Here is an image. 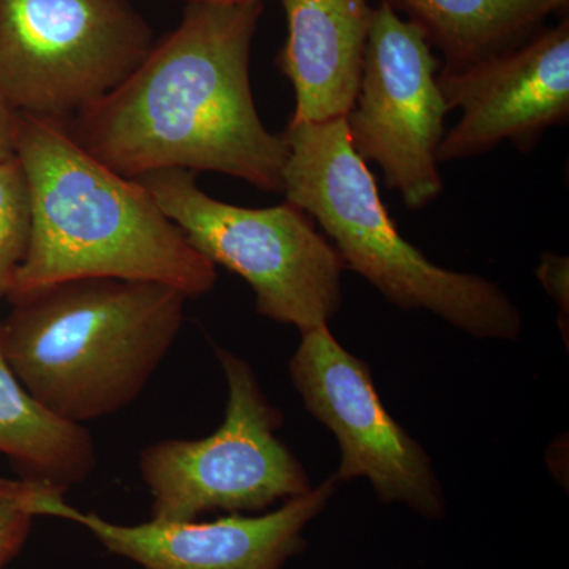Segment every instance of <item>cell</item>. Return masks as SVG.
Instances as JSON below:
<instances>
[{
  "label": "cell",
  "instance_id": "9c48e42d",
  "mask_svg": "<svg viewBox=\"0 0 569 569\" xmlns=\"http://www.w3.org/2000/svg\"><path fill=\"white\" fill-rule=\"evenodd\" d=\"M288 372L306 410L339 443L332 475L339 485L366 479L380 503L403 505L426 520L445 518L432 459L381 402L369 365L340 346L329 326L301 332Z\"/></svg>",
  "mask_w": 569,
  "mask_h": 569
},
{
  "label": "cell",
  "instance_id": "7c38bea8",
  "mask_svg": "<svg viewBox=\"0 0 569 569\" xmlns=\"http://www.w3.org/2000/svg\"><path fill=\"white\" fill-rule=\"evenodd\" d=\"M287 43L280 70L293 86L291 123L343 119L353 108L373 10L370 0H280Z\"/></svg>",
  "mask_w": 569,
  "mask_h": 569
},
{
  "label": "cell",
  "instance_id": "30bf717a",
  "mask_svg": "<svg viewBox=\"0 0 569 569\" xmlns=\"http://www.w3.org/2000/svg\"><path fill=\"white\" fill-rule=\"evenodd\" d=\"M337 488L339 482L331 477L274 509L206 522L116 523L71 507L66 492L51 488L41 490L33 511L37 518L77 523L112 556L141 569H283L306 548L307 527L328 508Z\"/></svg>",
  "mask_w": 569,
  "mask_h": 569
},
{
  "label": "cell",
  "instance_id": "ba28073f",
  "mask_svg": "<svg viewBox=\"0 0 569 569\" xmlns=\"http://www.w3.org/2000/svg\"><path fill=\"white\" fill-rule=\"evenodd\" d=\"M440 69L425 33L381 0L358 96L343 119L351 148L383 171L410 209L426 208L443 192L438 149L451 111L438 84Z\"/></svg>",
  "mask_w": 569,
  "mask_h": 569
},
{
  "label": "cell",
  "instance_id": "8fae6325",
  "mask_svg": "<svg viewBox=\"0 0 569 569\" xmlns=\"http://www.w3.org/2000/svg\"><path fill=\"white\" fill-rule=\"evenodd\" d=\"M438 84L449 111L460 110L438 162L473 159L507 141L530 151L569 118L568 17L511 50L463 69H440Z\"/></svg>",
  "mask_w": 569,
  "mask_h": 569
},
{
  "label": "cell",
  "instance_id": "8992f818",
  "mask_svg": "<svg viewBox=\"0 0 569 569\" xmlns=\"http://www.w3.org/2000/svg\"><path fill=\"white\" fill-rule=\"evenodd\" d=\"M227 381L223 422L198 440L157 441L138 470L151 493V519L197 520L209 512L258 515L313 488L305 466L277 437L283 415L269 402L252 366L216 347Z\"/></svg>",
  "mask_w": 569,
  "mask_h": 569
},
{
  "label": "cell",
  "instance_id": "5b68a950",
  "mask_svg": "<svg viewBox=\"0 0 569 569\" xmlns=\"http://www.w3.org/2000/svg\"><path fill=\"white\" fill-rule=\"evenodd\" d=\"M137 181L201 257L250 284L261 317L305 332L329 326L339 313L346 266L298 206L224 203L203 192L197 173L186 170L153 171Z\"/></svg>",
  "mask_w": 569,
  "mask_h": 569
},
{
  "label": "cell",
  "instance_id": "5bb4252c",
  "mask_svg": "<svg viewBox=\"0 0 569 569\" xmlns=\"http://www.w3.org/2000/svg\"><path fill=\"white\" fill-rule=\"evenodd\" d=\"M0 455L21 479L67 492L91 477L96 441L84 426L71 425L40 406L0 347Z\"/></svg>",
  "mask_w": 569,
  "mask_h": 569
},
{
  "label": "cell",
  "instance_id": "277c9868",
  "mask_svg": "<svg viewBox=\"0 0 569 569\" xmlns=\"http://www.w3.org/2000/svg\"><path fill=\"white\" fill-rule=\"evenodd\" d=\"M283 134L284 200L316 220L346 269L400 309L426 310L477 339H518L522 313L497 283L432 263L399 233L346 119L290 122Z\"/></svg>",
  "mask_w": 569,
  "mask_h": 569
},
{
  "label": "cell",
  "instance_id": "3957f363",
  "mask_svg": "<svg viewBox=\"0 0 569 569\" xmlns=\"http://www.w3.org/2000/svg\"><path fill=\"white\" fill-rule=\"evenodd\" d=\"M0 347L29 395L71 425L132 406L181 335L186 295L146 280L82 277L10 296Z\"/></svg>",
  "mask_w": 569,
  "mask_h": 569
},
{
  "label": "cell",
  "instance_id": "6da1fadb",
  "mask_svg": "<svg viewBox=\"0 0 569 569\" xmlns=\"http://www.w3.org/2000/svg\"><path fill=\"white\" fill-rule=\"evenodd\" d=\"M263 2L187 3L138 69L67 121L84 151L123 178L213 171L282 193L284 134L254 107L250 52Z\"/></svg>",
  "mask_w": 569,
  "mask_h": 569
},
{
  "label": "cell",
  "instance_id": "e0dca14e",
  "mask_svg": "<svg viewBox=\"0 0 569 569\" xmlns=\"http://www.w3.org/2000/svg\"><path fill=\"white\" fill-rule=\"evenodd\" d=\"M539 283L546 293L557 302L560 317L568 320L569 316V261L553 252H546L539 261L537 269Z\"/></svg>",
  "mask_w": 569,
  "mask_h": 569
},
{
  "label": "cell",
  "instance_id": "9a60e30c",
  "mask_svg": "<svg viewBox=\"0 0 569 569\" xmlns=\"http://www.w3.org/2000/svg\"><path fill=\"white\" fill-rule=\"evenodd\" d=\"M28 181L18 157L0 164V305L9 298L31 242Z\"/></svg>",
  "mask_w": 569,
  "mask_h": 569
},
{
  "label": "cell",
  "instance_id": "7a4b0ae2",
  "mask_svg": "<svg viewBox=\"0 0 569 569\" xmlns=\"http://www.w3.org/2000/svg\"><path fill=\"white\" fill-rule=\"evenodd\" d=\"M17 157L28 181L32 230L9 298L82 277L170 284L189 299L211 293L216 266L137 179L84 151L66 122L20 112Z\"/></svg>",
  "mask_w": 569,
  "mask_h": 569
},
{
  "label": "cell",
  "instance_id": "ac0fdd59",
  "mask_svg": "<svg viewBox=\"0 0 569 569\" xmlns=\"http://www.w3.org/2000/svg\"><path fill=\"white\" fill-rule=\"evenodd\" d=\"M18 114L0 99V164L17 157Z\"/></svg>",
  "mask_w": 569,
  "mask_h": 569
},
{
  "label": "cell",
  "instance_id": "d6986e66",
  "mask_svg": "<svg viewBox=\"0 0 569 569\" xmlns=\"http://www.w3.org/2000/svg\"><path fill=\"white\" fill-rule=\"evenodd\" d=\"M187 3H247L263 2V0H186Z\"/></svg>",
  "mask_w": 569,
  "mask_h": 569
},
{
  "label": "cell",
  "instance_id": "4fadbf2b",
  "mask_svg": "<svg viewBox=\"0 0 569 569\" xmlns=\"http://www.w3.org/2000/svg\"><path fill=\"white\" fill-rule=\"evenodd\" d=\"M443 56L441 70H459L519 47L567 14L569 0H389Z\"/></svg>",
  "mask_w": 569,
  "mask_h": 569
},
{
  "label": "cell",
  "instance_id": "52a82bcc",
  "mask_svg": "<svg viewBox=\"0 0 569 569\" xmlns=\"http://www.w3.org/2000/svg\"><path fill=\"white\" fill-rule=\"evenodd\" d=\"M153 44L130 0H0V99L70 121L129 78Z\"/></svg>",
  "mask_w": 569,
  "mask_h": 569
},
{
  "label": "cell",
  "instance_id": "2e32d148",
  "mask_svg": "<svg viewBox=\"0 0 569 569\" xmlns=\"http://www.w3.org/2000/svg\"><path fill=\"white\" fill-rule=\"evenodd\" d=\"M50 486L0 477V569L20 556L37 519L33 503ZM54 489V488H52Z\"/></svg>",
  "mask_w": 569,
  "mask_h": 569
}]
</instances>
